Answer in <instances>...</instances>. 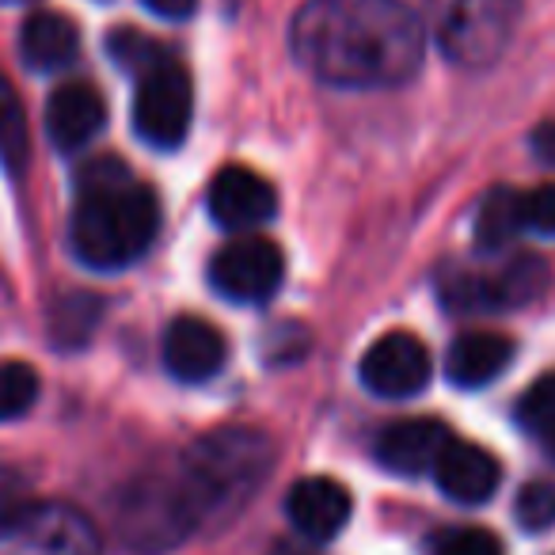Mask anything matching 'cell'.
<instances>
[{
  "label": "cell",
  "instance_id": "25",
  "mask_svg": "<svg viewBox=\"0 0 555 555\" xmlns=\"http://www.w3.org/2000/svg\"><path fill=\"white\" fill-rule=\"evenodd\" d=\"M430 555H502V544L494 532L479 529V525H456L434 537Z\"/></svg>",
  "mask_w": 555,
  "mask_h": 555
},
{
  "label": "cell",
  "instance_id": "8",
  "mask_svg": "<svg viewBox=\"0 0 555 555\" xmlns=\"http://www.w3.org/2000/svg\"><path fill=\"white\" fill-rule=\"evenodd\" d=\"M547 262L537 255H514L506 267L494 274H472V270H453L441 278V297L456 312H487V309H517L544 294Z\"/></svg>",
  "mask_w": 555,
  "mask_h": 555
},
{
  "label": "cell",
  "instance_id": "6",
  "mask_svg": "<svg viewBox=\"0 0 555 555\" xmlns=\"http://www.w3.org/2000/svg\"><path fill=\"white\" fill-rule=\"evenodd\" d=\"M0 555H103V540L80 509L27 502L0 517Z\"/></svg>",
  "mask_w": 555,
  "mask_h": 555
},
{
  "label": "cell",
  "instance_id": "23",
  "mask_svg": "<svg viewBox=\"0 0 555 555\" xmlns=\"http://www.w3.org/2000/svg\"><path fill=\"white\" fill-rule=\"evenodd\" d=\"M514 517L521 529L529 532H544L555 525V483L552 479H532L517 491L514 502Z\"/></svg>",
  "mask_w": 555,
  "mask_h": 555
},
{
  "label": "cell",
  "instance_id": "18",
  "mask_svg": "<svg viewBox=\"0 0 555 555\" xmlns=\"http://www.w3.org/2000/svg\"><path fill=\"white\" fill-rule=\"evenodd\" d=\"M20 50H24V62L31 65L35 73H57V69H69V65L77 62L80 35L69 16L35 12V16L24 20Z\"/></svg>",
  "mask_w": 555,
  "mask_h": 555
},
{
  "label": "cell",
  "instance_id": "3",
  "mask_svg": "<svg viewBox=\"0 0 555 555\" xmlns=\"http://www.w3.org/2000/svg\"><path fill=\"white\" fill-rule=\"evenodd\" d=\"M270 461H274V449L259 430L229 426L183 449L171 464V476L194 525L202 529V525L229 521L240 506H247V499L267 479Z\"/></svg>",
  "mask_w": 555,
  "mask_h": 555
},
{
  "label": "cell",
  "instance_id": "2",
  "mask_svg": "<svg viewBox=\"0 0 555 555\" xmlns=\"http://www.w3.org/2000/svg\"><path fill=\"white\" fill-rule=\"evenodd\" d=\"M160 229L156 194L115 156H95L77 171L69 244L92 270H122L149 251Z\"/></svg>",
  "mask_w": 555,
  "mask_h": 555
},
{
  "label": "cell",
  "instance_id": "29",
  "mask_svg": "<svg viewBox=\"0 0 555 555\" xmlns=\"http://www.w3.org/2000/svg\"><path fill=\"white\" fill-rule=\"evenodd\" d=\"M141 4L164 20H183V16H191L198 0H141Z\"/></svg>",
  "mask_w": 555,
  "mask_h": 555
},
{
  "label": "cell",
  "instance_id": "9",
  "mask_svg": "<svg viewBox=\"0 0 555 555\" xmlns=\"http://www.w3.org/2000/svg\"><path fill=\"white\" fill-rule=\"evenodd\" d=\"M286 278L282 247L262 236H240L224 244L209 262V286L236 305H262L278 294Z\"/></svg>",
  "mask_w": 555,
  "mask_h": 555
},
{
  "label": "cell",
  "instance_id": "22",
  "mask_svg": "<svg viewBox=\"0 0 555 555\" xmlns=\"http://www.w3.org/2000/svg\"><path fill=\"white\" fill-rule=\"evenodd\" d=\"M39 400V373L24 362H0V423L20 418Z\"/></svg>",
  "mask_w": 555,
  "mask_h": 555
},
{
  "label": "cell",
  "instance_id": "10",
  "mask_svg": "<svg viewBox=\"0 0 555 555\" xmlns=\"http://www.w3.org/2000/svg\"><path fill=\"white\" fill-rule=\"evenodd\" d=\"M430 350L418 335L388 332L365 350L362 358V385L385 400H411L430 385Z\"/></svg>",
  "mask_w": 555,
  "mask_h": 555
},
{
  "label": "cell",
  "instance_id": "21",
  "mask_svg": "<svg viewBox=\"0 0 555 555\" xmlns=\"http://www.w3.org/2000/svg\"><path fill=\"white\" fill-rule=\"evenodd\" d=\"M517 423L544 446V453L555 461V373L540 377L529 392L517 400Z\"/></svg>",
  "mask_w": 555,
  "mask_h": 555
},
{
  "label": "cell",
  "instance_id": "4",
  "mask_svg": "<svg viewBox=\"0 0 555 555\" xmlns=\"http://www.w3.org/2000/svg\"><path fill=\"white\" fill-rule=\"evenodd\" d=\"M521 0H430V27L441 54L464 69H483L514 39Z\"/></svg>",
  "mask_w": 555,
  "mask_h": 555
},
{
  "label": "cell",
  "instance_id": "1",
  "mask_svg": "<svg viewBox=\"0 0 555 555\" xmlns=\"http://www.w3.org/2000/svg\"><path fill=\"white\" fill-rule=\"evenodd\" d=\"M294 57L332 88H400L423 65V20L403 0H309L289 27Z\"/></svg>",
  "mask_w": 555,
  "mask_h": 555
},
{
  "label": "cell",
  "instance_id": "12",
  "mask_svg": "<svg viewBox=\"0 0 555 555\" xmlns=\"http://www.w3.org/2000/svg\"><path fill=\"white\" fill-rule=\"evenodd\" d=\"M224 358H229V343L206 320L179 317L164 332V365H168L171 377L186 380V385L217 377L224 370Z\"/></svg>",
  "mask_w": 555,
  "mask_h": 555
},
{
  "label": "cell",
  "instance_id": "24",
  "mask_svg": "<svg viewBox=\"0 0 555 555\" xmlns=\"http://www.w3.org/2000/svg\"><path fill=\"white\" fill-rule=\"evenodd\" d=\"M107 50H111V57H115L122 69H130V73H138V77H145L149 69H156V65L164 62V50L156 47L153 39H145V35H138V31H115L107 39Z\"/></svg>",
  "mask_w": 555,
  "mask_h": 555
},
{
  "label": "cell",
  "instance_id": "30",
  "mask_svg": "<svg viewBox=\"0 0 555 555\" xmlns=\"http://www.w3.org/2000/svg\"><path fill=\"white\" fill-rule=\"evenodd\" d=\"M270 555H312V552H301V547H294V544H274Z\"/></svg>",
  "mask_w": 555,
  "mask_h": 555
},
{
  "label": "cell",
  "instance_id": "13",
  "mask_svg": "<svg viewBox=\"0 0 555 555\" xmlns=\"http://www.w3.org/2000/svg\"><path fill=\"white\" fill-rule=\"evenodd\" d=\"M434 479H438L446 499L464 502V506H479V502H487L499 491L502 468L483 446L449 438V446L441 449L438 464H434Z\"/></svg>",
  "mask_w": 555,
  "mask_h": 555
},
{
  "label": "cell",
  "instance_id": "15",
  "mask_svg": "<svg viewBox=\"0 0 555 555\" xmlns=\"http://www.w3.org/2000/svg\"><path fill=\"white\" fill-rule=\"evenodd\" d=\"M449 438L453 434L438 418H403V423H392L380 430L377 461L396 476H423V472H434Z\"/></svg>",
  "mask_w": 555,
  "mask_h": 555
},
{
  "label": "cell",
  "instance_id": "27",
  "mask_svg": "<svg viewBox=\"0 0 555 555\" xmlns=\"http://www.w3.org/2000/svg\"><path fill=\"white\" fill-rule=\"evenodd\" d=\"M525 229L555 236V183H544L525 194Z\"/></svg>",
  "mask_w": 555,
  "mask_h": 555
},
{
  "label": "cell",
  "instance_id": "26",
  "mask_svg": "<svg viewBox=\"0 0 555 555\" xmlns=\"http://www.w3.org/2000/svg\"><path fill=\"white\" fill-rule=\"evenodd\" d=\"M100 301L95 297H69V301H62L54 309V339L69 343V327H77V343L85 339L88 332H92V324L100 317Z\"/></svg>",
  "mask_w": 555,
  "mask_h": 555
},
{
  "label": "cell",
  "instance_id": "20",
  "mask_svg": "<svg viewBox=\"0 0 555 555\" xmlns=\"http://www.w3.org/2000/svg\"><path fill=\"white\" fill-rule=\"evenodd\" d=\"M31 160V133H27V115L20 103L12 80L0 73V164L16 176Z\"/></svg>",
  "mask_w": 555,
  "mask_h": 555
},
{
  "label": "cell",
  "instance_id": "28",
  "mask_svg": "<svg viewBox=\"0 0 555 555\" xmlns=\"http://www.w3.org/2000/svg\"><path fill=\"white\" fill-rule=\"evenodd\" d=\"M532 156L547 168H555V122H540L532 130Z\"/></svg>",
  "mask_w": 555,
  "mask_h": 555
},
{
  "label": "cell",
  "instance_id": "11",
  "mask_svg": "<svg viewBox=\"0 0 555 555\" xmlns=\"http://www.w3.org/2000/svg\"><path fill=\"white\" fill-rule=\"evenodd\" d=\"M278 209L274 186L251 168H221L209 183V214L221 229L232 232H247L259 229L262 221H270Z\"/></svg>",
  "mask_w": 555,
  "mask_h": 555
},
{
  "label": "cell",
  "instance_id": "14",
  "mask_svg": "<svg viewBox=\"0 0 555 555\" xmlns=\"http://www.w3.org/2000/svg\"><path fill=\"white\" fill-rule=\"evenodd\" d=\"M286 514L294 521V529H301V537L324 544V540L339 537L343 525L350 521V491L339 479H327V476L297 479L289 487Z\"/></svg>",
  "mask_w": 555,
  "mask_h": 555
},
{
  "label": "cell",
  "instance_id": "7",
  "mask_svg": "<svg viewBox=\"0 0 555 555\" xmlns=\"http://www.w3.org/2000/svg\"><path fill=\"white\" fill-rule=\"evenodd\" d=\"M194 115V88L179 62L164 57L156 69L138 77L133 92V130L153 149H179Z\"/></svg>",
  "mask_w": 555,
  "mask_h": 555
},
{
  "label": "cell",
  "instance_id": "17",
  "mask_svg": "<svg viewBox=\"0 0 555 555\" xmlns=\"http://www.w3.org/2000/svg\"><path fill=\"white\" fill-rule=\"evenodd\" d=\"M514 362V339L499 332H468L453 339L446 354V373L456 388H483Z\"/></svg>",
  "mask_w": 555,
  "mask_h": 555
},
{
  "label": "cell",
  "instance_id": "16",
  "mask_svg": "<svg viewBox=\"0 0 555 555\" xmlns=\"http://www.w3.org/2000/svg\"><path fill=\"white\" fill-rule=\"evenodd\" d=\"M107 126V103L92 85H62L47 103V133L62 153H80Z\"/></svg>",
  "mask_w": 555,
  "mask_h": 555
},
{
  "label": "cell",
  "instance_id": "5",
  "mask_svg": "<svg viewBox=\"0 0 555 555\" xmlns=\"http://www.w3.org/2000/svg\"><path fill=\"white\" fill-rule=\"evenodd\" d=\"M115 529L130 552L153 555L183 544L198 525H194L191 509L179 494L171 468H164L145 472L138 483L126 487L115 506Z\"/></svg>",
  "mask_w": 555,
  "mask_h": 555
},
{
  "label": "cell",
  "instance_id": "19",
  "mask_svg": "<svg viewBox=\"0 0 555 555\" xmlns=\"http://www.w3.org/2000/svg\"><path fill=\"white\" fill-rule=\"evenodd\" d=\"M517 232H525V194L499 186L479 202L476 214V247L487 255L506 251Z\"/></svg>",
  "mask_w": 555,
  "mask_h": 555
}]
</instances>
